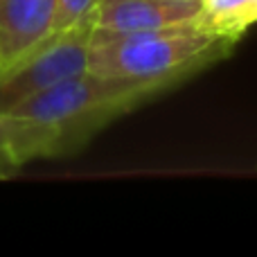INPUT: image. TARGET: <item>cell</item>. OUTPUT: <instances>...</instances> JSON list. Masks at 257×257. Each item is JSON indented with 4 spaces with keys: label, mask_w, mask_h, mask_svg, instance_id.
I'll return each instance as SVG.
<instances>
[{
    "label": "cell",
    "mask_w": 257,
    "mask_h": 257,
    "mask_svg": "<svg viewBox=\"0 0 257 257\" xmlns=\"http://www.w3.org/2000/svg\"><path fill=\"white\" fill-rule=\"evenodd\" d=\"M0 145H3V133H0ZM5 147V145H3Z\"/></svg>",
    "instance_id": "cell-9"
},
{
    "label": "cell",
    "mask_w": 257,
    "mask_h": 257,
    "mask_svg": "<svg viewBox=\"0 0 257 257\" xmlns=\"http://www.w3.org/2000/svg\"><path fill=\"white\" fill-rule=\"evenodd\" d=\"M97 3L99 0H57L52 32L59 34V32L72 30V27L81 25L86 21H93Z\"/></svg>",
    "instance_id": "cell-6"
},
{
    "label": "cell",
    "mask_w": 257,
    "mask_h": 257,
    "mask_svg": "<svg viewBox=\"0 0 257 257\" xmlns=\"http://www.w3.org/2000/svg\"><path fill=\"white\" fill-rule=\"evenodd\" d=\"M172 88L163 81H133L81 72L0 115L7 156L25 167L81 149L106 124Z\"/></svg>",
    "instance_id": "cell-1"
},
{
    "label": "cell",
    "mask_w": 257,
    "mask_h": 257,
    "mask_svg": "<svg viewBox=\"0 0 257 257\" xmlns=\"http://www.w3.org/2000/svg\"><path fill=\"white\" fill-rule=\"evenodd\" d=\"M250 21H253V25L257 23V0H253V7H250Z\"/></svg>",
    "instance_id": "cell-8"
},
{
    "label": "cell",
    "mask_w": 257,
    "mask_h": 257,
    "mask_svg": "<svg viewBox=\"0 0 257 257\" xmlns=\"http://www.w3.org/2000/svg\"><path fill=\"white\" fill-rule=\"evenodd\" d=\"M54 12L57 0H0V72L54 34Z\"/></svg>",
    "instance_id": "cell-4"
},
{
    "label": "cell",
    "mask_w": 257,
    "mask_h": 257,
    "mask_svg": "<svg viewBox=\"0 0 257 257\" xmlns=\"http://www.w3.org/2000/svg\"><path fill=\"white\" fill-rule=\"evenodd\" d=\"M95 23L86 21L72 30L52 34L43 45L0 72V115L30 97L88 70V52Z\"/></svg>",
    "instance_id": "cell-3"
},
{
    "label": "cell",
    "mask_w": 257,
    "mask_h": 257,
    "mask_svg": "<svg viewBox=\"0 0 257 257\" xmlns=\"http://www.w3.org/2000/svg\"><path fill=\"white\" fill-rule=\"evenodd\" d=\"M18 172H21V167L9 158L7 151H5V147L0 145V178H9V176H14V174H18Z\"/></svg>",
    "instance_id": "cell-7"
},
{
    "label": "cell",
    "mask_w": 257,
    "mask_h": 257,
    "mask_svg": "<svg viewBox=\"0 0 257 257\" xmlns=\"http://www.w3.org/2000/svg\"><path fill=\"white\" fill-rule=\"evenodd\" d=\"M201 0H99L93 14L95 30L145 32L194 21Z\"/></svg>",
    "instance_id": "cell-5"
},
{
    "label": "cell",
    "mask_w": 257,
    "mask_h": 257,
    "mask_svg": "<svg viewBox=\"0 0 257 257\" xmlns=\"http://www.w3.org/2000/svg\"><path fill=\"white\" fill-rule=\"evenodd\" d=\"M237 41L205 32L199 21L145 32L93 30L88 72L115 79L163 81L174 88L223 59Z\"/></svg>",
    "instance_id": "cell-2"
}]
</instances>
